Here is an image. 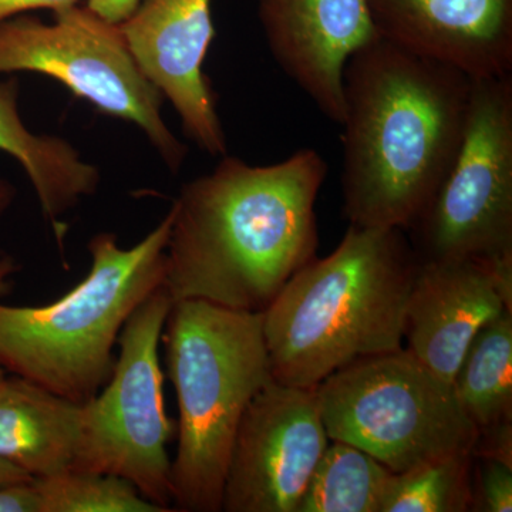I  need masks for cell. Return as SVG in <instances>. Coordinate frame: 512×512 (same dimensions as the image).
<instances>
[{"label": "cell", "instance_id": "1", "mask_svg": "<svg viewBox=\"0 0 512 512\" xmlns=\"http://www.w3.org/2000/svg\"><path fill=\"white\" fill-rule=\"evenodd\" d=\"M326 177L325 158L302 148L271 165L222 156L184 184L168 210L164 288L173 302L264 312L316 256L315 205Z\"/></svg>", "mask_w": 512, "mask_h": 512}, {"label": "cell", "instance_id": "2", "mask_svg": "<svg viewBox=\"0 0 512 512\" xmlns=\"http://www.w3.org/2000/svg\"><path fill=\"white\" fill-rule=\"evenodd\" d=\"M466 73L377 39L343 70V214L407 231L456 160L470 107Z\"/></svg>", "mask_w": 512, "mask_h": 512}, {"label": "cell", "instance_id": "3", "mask_svg": "<svg viewBox=\"0 0 512 512\" xmlns=\"http://www.w3.org/2000/svg\"><path fill=\"white\" fill-rule=\"evenodd\" d=\"M419 258L406 231L349 225L262 312L275 382L313 389L360 357L404 348V315Z\"/></svg>", "mask_w": 512, "mask_h": 512}, {"label": "cell", "instance_id": "4", "mask_svg": "<svg viewBox=\"0 0 512 512\" xmlns=\"http://www.w3.org/2000/svg\"><path fill=\"white\" fill-rule=\"evenodd\" d=\"M171 212L131 248L113 232L89 242V274L47 305L0 302V365L84 404L113 372V349L131 313L164 286Z\"/></svg>", "mask_w": 512, "mask_h": 512}, {"label": "cell", "instance_id": "5", "mask_svg": "<svg viewBox=\"0 0 512 512\" xmlns=\"http://www.w3.org/2000/svg\"><path fill=\"white\" fill-rule=\"evenodd\" d=\"M262 320V313L200 299L171 306L161 343L180 414L171 461L174 511H222L239 423L272 377Z\"/></svg>", "mask_w": 512, "mask_h": 512}, {"label": "cell", "instance_id": "6", "mask_svg": "<svg viewBox=\"0 0 512 512\" xmlns=\"http://www.w3.org/2000/svg\"><path fill=\"white\" fill-rule=\"evenodd\" d=\"M315 397L329 440L362 448L393 473L473 453L478 431L453 384L406 348L340 367Z\"/></svg>", "mask_w": 512, "mask_h": 512}, {"label": "cell", "instance_id": "7", "mask_svg": "<svg viewBox=\"0 0 512 512\" xmlns=\"http://www.w3.org/2000/svg\"><path fill=\"white\" fill-rule=\"evenodd\" d=\"M173 299L164 286L131 313L119 336L110 379L83 404L79 453L70 470L110 474L173 512L167 444L173 420L164 402L160 345Z\"/></svg>", "mask_w": 512, "mask_h": 512}, {"label": "cell", "instance_id": "8", "mask_svg": "<svg viewBox=\"0 0 512 512\" xmlns=\"http://www.w3.org/2000/svg\"><path fill=\"white\" fill-rule=\"evenodd\" d=\"M43 74L114 119L143 131L173 173L187 147L164 121L158 92L128 50L123 30L87 6L55 13L46 23L32 13L0 22V73Z\"/></svg>", "mask_w": 512, "mask_h": 512}, {"label": "cell", "instance_id": "9", "mask_svg": "<svg viewBox=\"0 0 512 512\" xmlns=\"http://www.w3.org/2000/svg\"><path fill=\"white\" fill-rule=\"evenodd\" d=\"M406 232L420 261L512 268V74L473 79L456 160Z\"/></svg>", "mask_w": 512, "mask_h": 512}, {"label": "cell", "instance_id": "10", "mask_svg": "<svg viewBox=\"0 0 512 512\" xmlns=\"http://www.w3.org/2000/svg\"><path fill=\"white\" fill-rule=\"evenodd\" d=\"M329 441L315 387L288 386L271 377L239 423L222 511L296 512Z\"/></svg>", "mask_w": 512, "mask_h": 512}, {"label": "cell", "instance_id": "11", "mask_svg": "<svg viewBox=\"0 0 512 512\" xmlns=\"http://www.w3.org/2000/svg\"><path fill=\"white\" fill-rule=\"evenodd\" d=\"M144 76L173 104L184 133L204 153L227 156L217 97L204 74L212 40V0H140L120 23Z\"/></svg>", "mask_w": 512, "mask_h": 512}, {"label": "cell", "instance_id": "12", "mask_svg": "<svg viewBox=\"0 0 512 512\" xmlns=\"http://www.w3.org/2000/svg\"><path fill=\"white\" fill-rule=\"evenodd\" d=\"M258 19L276 64L316 109L342 123L343 70L380 39L367 0H258Z\"/></svg>", "mask_w": 512, "mask_h": 512}, {"label": "cell", "instance_id": "13", "mask_svg": "<svg viewBox=\"0 0 512 512\" xmlns=\"http://www.w3.org/2000/svg\"><path fill=\"white\" fill-rule=\"evenodd\" d=\"M505 309L512 311V268L419 259L404 315L406 349L453 383L478 330Z\"/></svg>", "mask_w": 512, "mask_h": 512}, {"label": "cell", "instance_id": "14", "mask_svg": "<svg viewBox=\"0 0 512 512\" xmlns=\"http://www.w3.org/2000/svg\"><path fill=\"white\" fill-rule=\"evenodd\" d=\"M382 39L471 79L512 74V0H367Z\"/></svg>", "mask_w": 512, "mask_h": 512}, {"label": "cell", "instance_id": "15", "mask_svg": "<svg viewBox=\"0 0 512 512\" xmlns=\"http://www.w3.org/2000/svg\"><path fill=\"white\" fill-rule=\"evenodd\" d=\"M82 429L83 404L15 375L0 386V460L30 477L70 470Z\"/></svg>", "mask_w": 512, "mask_h": 512}, {"label": "cell", "instance_id": "16", "mask_svg": "<svg viewBox=\"0 0 512 512\" xmlns=\"http://www.w3.org/2000/svg\"><path fill=\"white\" fill-rule=\"evenodd\" d=\"M18 100V79L0 80V151L22 165L43 217L55 229L57 241L62 245L66 234L64 215L83 198L96 194L100 171L83 160L64 138L33 134L23 124Z\"/></svg>", "mask_w": 512, "mask_h": 512}, {"label": "cell", "instance_id": "17", "mask_svg": "<svg viewBox=\"0 0 512 512\" xmlns=\"http://www.w3.org/2000/svg\"><path fill=\"white\" fill-rule=\"evenodd\" d=\"M451 384L477 431L512 421V311L478 330Z\"/></svg>", "mask_w": 512, "mask_h": 512}, {"label": "cell", "instance_id": "18", "mask_svg": "<svg viewBox=\"0 0 512 512\" xmlns=\"http://www.w3.org/2000/svg\"><path fill=\"white\" fill-rule=\"evenodd\" d=\"M332 441L296 512H380L393 471L362 448Z\"/></svg>", "mask_w": 512, "mask_h": 512}, {"label": "cell", "instance_id": "19", "mask_svg": "<svg viewBox=\"0 0 512 512\" xmlns=\"http://www.w3.org/2000/svg\"><path fill=\"white\" fill-rule=\"evenodd\" d=\"M473 470V453H458L393 473L380 512L470 511Z\"/></svg>", "mask_w": 512, "mask_h": 512}, {"label": "cell", "instance_id": "20", "mask_svg": "<svg viewBox=\"0 0 512 512\" xmlns=\"http://www.w3.org/2000/svg\"><path fill=\"white\" fill-rule=\"evenodd\" d=\"M33 483L40 512H170L143 497L130 481L110 474L66 470Z\"/></svg>", "mask_w": 512, "mask_h": 512}, {"label": "cell", "instance_id": "21", "mask_svg": "<svg viewBox=\"0 0 512 512\" xmlns=\"http://www.w3.org/2000/svg\"><path fill=\"white\" fill-rule=\"evenodd\" d=\"M477 512L512 511V467L474 457L473 500Z\"/></svg>", "mask_w": 512, "mask_h": 512}, {"label": "cell", "instance_id": "22", "mask_svg": "<svg viewBox=\"0 0 512 512\" xmlns=\"http://www.w3.org/2000/svg\"><path fill=\"white\" fill-rule=\"evenodd\" d=\"M473 456L512 467V421L478 431Z\"/></svg>", "mask_w": 512, "mask_h": 512}, {"label": "cell", "instance_id": "23", "mask_svg": "<svg viewBox=\"0 0 512 512\" xmlns=\"http://www.w3.org/2000/svg\"><path fill=\"white\" fill-rule=\"evenodd\" d=\"M33 480L0 485V512H40V497Z\"/></svg>", "mask_w": 512, "mask_h": 512}, {"label": "cell", "instance_id": "24", "mask_svg": "<svg viewBox=\"0 0 512 512\" xmlns=\"http://www.w3.org/2000/svg\"><path fill=\"white\" fill-rule=\"evenodd\" d=\"M77 3L79 0H0V22L35 10L46 9L56 13L73 8Z\"/></svg>", "mask_w": 512, "mask_h": 512}, {"label": "cell", "instance_id": "25", "mask_svg": "<svg viewBox=\"0 0 512 512\" xmlns=\"http://www.w3.org/2000/svg\"><path fill=\"white\" fill-rule=\"evenodd\" d=\"M140 0H87L86 6L109 22L123 23L136 10Z\"/></svg>", "mask_w": 512, "mask_h": 512}, {"label": "cell", "instance_id": "26", "mask_svg": "<svg viewBox=\"0 0 512 512\" xmlns=\"http://www.w3.org/2000/svg\"><path fill=\"white\" fill-rule=\"evenodd\" d=\"M20 271L15 256L0 249V296L9 295L12 291L13 278Z\"/></svg>", "mask_w": 512, "mask_h": 512}, {"label": "cell", "instance_id": "27", "mask_svg": "<svg viewBox=\"0 0 512 512\" xmlns=\"http://www.w3.org/2000/svg\"><path fill=\"white\" fill-rule=\"evenodd\" d=\"M28 473L13 466L8 461L0 460V485L23 483V481H32Z\"/></svg>", "mask_w": 512, "mask_h": 512}, {"label": "cell", "instance_id": "28", "mask_svg": "<svg viewBox=\"0 0 512 512\" xmlns=\"http://www.w3.org/2000/svg\"><path fill=\"white\" fill-rule=\"evenodd\" d=\"M15 197L16 188L9 181L0 178V215L8 210L12 202L15 201Z\"/></svg>", "mask_w": 512, "mask_h": 512}, {"label": "cell", "instance_id": "29", "mask_svg": "<svg viewBox=\"0 0 512 512\" xmlns=\"http://www.w3.org/2000/svg\"><path fill=\"white\" fill-rule=\"evenodd\" d=\"M9 376V373L6 372L5 369H3V366L0 365V386H2L3 382H5L6 377Z\"/></svg>", "mask_w": 512, "mask_h": 512}]
</instances>
